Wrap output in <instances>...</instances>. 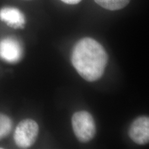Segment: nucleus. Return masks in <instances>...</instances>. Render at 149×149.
<instances>
[{"label":"nucleus","instance_id":"nucleus-1","mask_svg":"<svg viewBox=\"0 0 149 149\" xmlns=\"http://www.w3.org/2000/svg\"><path fill=\"white\" fill-rule=\"evenodd\" d=\"M72 63L81 77L86 81H95L103 75L107 66L108 55L100 43L86 37L74 46Z\"/></svg>","mask_w":149,"mask_h":149},{"label":"nucleus","instance_id":"nucleus-2","mask_svg":"<svg viewBox=\"0 0 149 149\" xmlns=\"http://www.w3.org/2000/svg\"><path fill=\"white\" fill-rule=\"evenodd\" d=\"M72 126L74 135L81 142L91 141L96 133L94 119L88 112H76L72 117Z\"/></svg>","mask_w":149,"mask_h":149},{"label":"nucleus","instance_id":"nucleus-3","mask_svg":"<svg viewBox=\"0 0 149 149\" xmlns=\"http://www.w3.org/2000/svg\"><path fill=\"white\" fill-rule=\"evenodd\" d=\"M39 133V126L35 121L26 119L19 122L14 133V141L21 148H29L36 141Z\"/></svg>","mask_w":149,"mask_h":149},{"label":"nucleus","instance_id":"nucleus-4","mask_svg":"<svg viewBox=\"0 0 149 149\" xmlns=\"http://www.w3.org/2000/svg\"><path fill=\"white\" fill-rule=\"evenodd\" d=\"M23 56L21 43L13 37H6L0 42V58L10 64L18 62Z\"/></svg>","mask_w":149,"mask_h":149},{"label":"nucleus","instance_id":"nucleus-5","mask_svg":"<svg viewBox=\"0 0 149 149\" xmlns=\"http://www.w3.org/2000/svg\"><path fill=\"white\" fill-rule=\"evenodd\" d=\"M129 137L134 142L139 145L148 144L149 141V119L141 116L133 121L130 126Z\"/></svg>","mask_w":149,"mask_h":149},{"label":"nucleus","instance_id":"nucleus-6","mask_svg":"<svg viewBox=\"0 0 149 149\" xmlns=\"http://www.w3.org/2000/svg\"><path fill=\"white\" fill-rule=\"evenodd\" d=\"M0 19L13 29H23L26 24L24 15L14 7H4L0 10Z\"/></svg>","mask_w":149,"mask_h":149},{"label":"nucleus","instance_id":"nucleus-7","mask_svg":"<svg viewBox=\"0 0 149 149\" xmlns=\"http://www.w3.org/2000/svg\"><path fill=\"white\" fill-rule=\"evenodd\" d=\"M102 8L110 10H120L128 4L130 0H94Z\"/></svg>","mask_w":149,"mask_h":149},{"label":"nucleus","instance_id":"nucleus-8","mask_svg":"<svg viewBox=\"0 0 149 149\" xmlns=\"http://www.w3.org/2000/svg\"><path fill=\"white\" fill-rule=\"evenodd\" d=\"M13 128V122L10 117L0 114V140L8 136Z\"/></svg>","mask_w":149,"mask_h":149},{"label":"nucleus","instance_id":"nucleus-9","mask_svg":"<svg viewBox=\"0 0 149 149\" xmlns=\"http://www.w3.org/2000/svg\"><path fill=\"white\" fill-rule=\"evenodd\" d=\"M63 2L68 3V4H77L79 3L81 0H61Z\"/></svg>","mask_w":149,"mask_h":149}]
</instances>
